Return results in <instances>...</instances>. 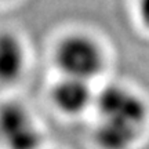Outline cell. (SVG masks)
<instances>
[{"label":"cell","instance_id":"cell-3","mask_svg":"<svg viewBox=\"0 0 149 149\" xmlns=\"http://www.w3.org/2000/svg\"><path fill=\"white\" fill-rule=\"evenodd\" d=\"M42 128L25 105L7 101L0 105V148L40 149Z\"/></svg>","mask_w":149,"mask_h":149},{"label":"cell","instance_id":"cell-6","mask_svg":"<svg viewBox=\"0 0 149 149\" xmlns=\"http://www.w3.org/2000/svg\"><path fill=\"white\" fill-rule=\"evenodd\" d=\"M137 14L141 25L149 32V0H137Z\"/></svg>","mask_w":149,"mask_h":149},{"label":"cell","instance_id":"cell-4","mask_svg":"<svg viewBox=\"0 0 149 149\" xmlns=\"http://www.w3.org/2000/svg\"><path fill=\"white\" fill-rule=\"evenodd\" d=\"M97 93L88 80L62 76L51 87L50 100L54 108L65 116H80L94 108Z\"/></svg>","mask_w":149,"mask_h":149},{"label":"cell","instance_id":"cell-1","mask_svg":"<svg viewBox=\"0 0 149 149\" xmlns=\"http://www.w3.org/2000/svg\"><path fill=\"white\" fill-rule=\"evenodd\" d=\"M94 142L100 149H133L149 127V104L138 91L109 83L97 91Z\"/></svg>","mask_w":149,"mask_h":149},{"label":"cell","instance_id":"cell-5","mask_svg":"<svg viewBox=\"0 0 149 149\" xmlns=\"http://www.w3.org/2000/svg\"><path fill=\"white\" fill-rule=\"evenodd\" d=\"M26 48L15 33L0 32V84H13L26 68Z\"/></svg>","mask_w":149,"mask_h":149},{"label":"cell","instance_id":"cell-2","mask_svg":"<svg viewBox=\"0 0 149 149\" xmlns=\"http://www.w3.org/2000/svg\"><path fill=\"white\" fill-rule=\"evenodd\" d=\"M54 62L61 76L93 81L105 69L107 55L94 37L76 32L64 36L57 43Z\"/></svg>","mask_w":149,"mask_h":149}]
</instances>
